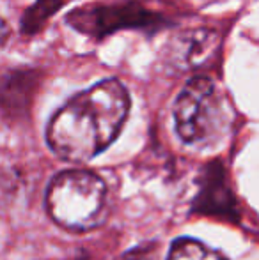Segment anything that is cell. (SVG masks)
<instances>
[{
	"label": "cell",
	"mask_w": 259,
	"mask_h": 260,
	"mask_svg": "<svg viewBox=\"0 0 259 260\" xmlns=\"http://www.w3.org/2000/svg\"><path fill=\"white\" fill-rule=\"evenodd\" d=\"M220 38L210 28H192L181 32L172 41L169 50V62L181 71L200 69L210 64L213 55L218 52Z\"/></svg>",
	"instance_id": "obj_5"
},
{
	"label": "cell",
	"mask_w": 259,
	"mask_h": 260,
	"mask_svg": "<svg viewBox=\"0 0 259 260\" xmlns=\"http://www.w3.org/2000/svg\"><path fill=\"white\" fill-rule=\"evenodd\" d=\"M107 186L89 170H64L46 189V209L52 219L69 232H87L101 223Z\"/></svg>",
	"instance_id": "obj_2"
},
{
	"label": "cell",
	"mask_w": 259,
	"mask_h": 260,
	"mask_svg": "<svg viewBox=\"0 0 259 260\" xmlns=\"http://www.w3.org/2000/svg\"><path fill=\"white\" fill-rule=\"evenodd\" d=\"M66 21L75 30L98 39L121 28H158L163 23L162 16L151 13L138 2L82 7L68 14Z\"/></svg>",
	"instance_id": "obj_4"
},
{
	"label": "cell",
	"mask_w": 259,
	"mask_h": 260,
	"mask_svg": "<svg viewBox=\"0 0 259 260\" xmlns=\"http://www.w3.org/2000/svg\"><path fill=\"white\" fill-rule=\"evenodd\" d=\"M130 112V94L119 80L107 78L64 103L46 127V144L57 157L85 163L119 137Z\"/></svg>",
	"instance_id": "obj_1"
},
{
	"label": "cell",
	"mask_w": 259,
	"mask_h": 260,
	"mask_svg": "<svg viewBox=\"0 0 259 260\" xmlns=\"http://www.w3.org/2000/svg\"><path fill=\"white\" fill-rule=\"evenodd\" d=\"M63 6L64 0H36L34 6L28 7L21 18V32L27 36L38 34L43 28V25Z\"/></svg>",
	"instance_id": "obj_8"
},
{
	"label": "cell",
	"mask_w": 259,
	"mask_h": 260,
	"mask_svg": "<svg viewBox=\"0 0 259 260\" xmlns=\"http://www.w3.org/2000/svg\"><path fill=\"white\" fill-rule=\"evenodd\" d=\"M148 258V251L144 248H137L133 253H130V260H146Z\"/></svg>",
	"instance_id": "obj_9"
},
{
	"label": "cell",
	"mask_w": 259,
	"mask_h": 260,
	"mask_svg": "<svg viewBox=\"0 0 259 260\" xmlns=\"http://www.w3.org/2000/svg\"><path fill=\"white\" fill-rule=\"evenodd\" d=\"M217 165H210L206 172L208 182L204 186L203 193L197 197L195 209L200 212H213V214H231L235 211V200L231 191L224 184L222 172H215Z\"/></svg>",
	"instance_id": "obj_6"
},
{
	"label": "cell",
	"mask_w": 259,
	"mask_h": 260,
	"mask_svg": "<svg viewBox=\"0 0 259 260\" xmlns=\"http://www.w3.org/2000/svg\"><path fill=\"white\" fill-rule=\"evenodd\" d=\"M167 260H227L220 251L208 248L194 237H178L170 244Z\"/></svg>",
	"instance_id": "obj_7"
},
{
	"label": "cell",
	"mask_w": 259,
	"mask_h": 260,
	"mask_svg": "<svg viewBox=\"0 0 259 260\" xmlns=\"http://www.w3.org/2000/svg\"><path fill=\"white\" fill-rule=\"evenodd\" d=\"M174 124L181 142L210 147L224 137L229 124L227 101L208 76H194L174 101Z\"/></svg>",
	"instance_id": "obj_3"
}]
</instances>
